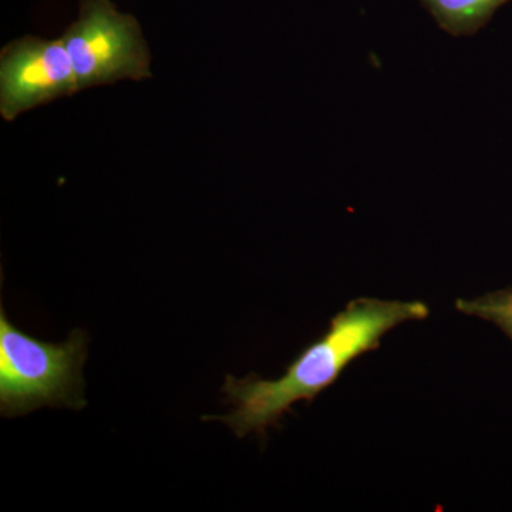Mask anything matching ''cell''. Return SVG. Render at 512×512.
Returning a JSON list of instances; mask_svg holds the SVG:
<instances>
[{"label": "cell", "instance_id": "3957f363", "mask_svg": "<svg viewBox=\"0 0 512 512\" xmlns=\"http://www.w3.org/2000/svg\"><path fill=\"white\" fill-rule=\"evenodd\" d=\"M60 37L80 90L153 77L140 23L111 0H80L79 16Z\"/></svg>", "mask_w": 512, "mask_h": 512}, {"label": "cell", "instance_id": "7a4b0ae2", "mask_svg": "<svg viewBox=\"0 0 512 512\" xmlns=\"http://www.w3.org/2000/svg\"><path fill=\"white\" fill-rule=\"evenodd\" d=\"M87 335L74 330L64 343L37 340L13 326L0 308V413L19 417L40 407L86 406L82 369Z\"/></svg>", "mask_w": 512, "mask_h": 512}, {"label": "cell", "instance_id": "6da1fadb", "mask_svg": "<svg viewBox=\"0 0 512 512\" xmlns=\"http://www.w3.org/2000/svg\"><path fill=\"white\" fill-rule=\"evenodd\" d=\"M429 315V306L420 301L353 299L333 316L328 330L293 359L279 379L228 376L222 390L234 412L227 416H204L202 420L222 421L239 439L249 433L265 437L266 430L278 426L293 404L301 400L312 403L338 382L353 360L379 349L390 330L412 320L427 319Z\"/></svg>", "mask_w": 512, "mask_h": 512}, {"label": "cell", "instance_id": "277c9868", "mask_svg": "<svg viewBox=\"0 0 512 512\" xmlns=\"http://www.w3.org/2000/svg\"><path fill=\"white\" fill-rule=\"evenodd\" d=\"M72 60L59 39L25 36L0 53V114L13 121L20 114L79 93Z\"/></svg>", "mask_w": 512, "mask_h": 512}, {"label": "cell", "instance_id": "5b68a950", "mask_svg": "<svg viewBox=\"0 0 512 512\" xmlns=\"http://www.w3.org/2000/svg\"><path fill=\"white\" fill-rule=\"evenodd\" d=\"M437 26L453 37L476 35L511 0H419Z\"/></svg>", "mask_w": 512, "mask_h": 512}, {"label": "cell", "instance_id": "8992f818", "mask_svg": "<svg viewBox=\"0 0 512 512\" xmlns=\"http://www.w3.org/2000/svg\"><path fill=\"white\" fill-rule=\"evenodd\" d=\"M456 309L463 315L493 323L512 340V286L476 299H457Z\"/></svg>", "mask_w": 512, "mask_h": 512}]
</instances>
